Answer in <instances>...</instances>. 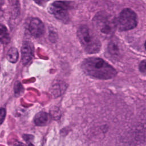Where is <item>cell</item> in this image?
<instances>
[{"label": "cell", "instance_id": "1", "mask_svg": "<svg viewBox=\"0 0 146 146\" xmlns=\"http://www.w3.org/2000/svg\"><path fill=\"white\" fill-rule=\"evenodd\" d=\"M82 68L88 75L103 80L112 79L117 74L112 66L98 57H90L84 59L82 62Z\"/></svg>", "mask_w": 146, "mask_h": 146}, {"label": "cell", "instance_id": "2", "mask_svg": "<svg viewBox=\"0 0 146 146\" xmlns=\"http://www.w3.org/2000/svg\"><path fill=\"white\" fill-rule=\"evenodd\" d=\"M93 26L97 33L105 39L112 36L116 29L115 19L105 13L97 14L93 19Z\"/></svg>", "mask_w": 146, "mask_h": 146}, {"label": "cell", "instance_id": "3", "mask_svg": "<svg viewBox=\"0 0 146 146\" xmlns=\"http://www.w3.org/2000/svg\"><path fill=\"white\" fill-rule=\"evenodd\" d=\"M77 36L84 50L89 54L98 52L101 48V42L96 35L87 26H80L77 31Z\"/></svg>", "mask_w": 146, "mask_h": 146}, {"label": "cell", "instance_id": "4", "mask_svg": "<svg viewBox=\"0 0 146 146\" xmlns=\"http://www.w3.org/2000/svg\"><path fill=\"white\" fill-rule=\"evenodd\" d=\"M115 23L116 28L120 31L133 29L137 24V15L131 9H124L120 13L117 18L115 19Z\"/></svg>", "mask_w": 146, "mask_h": 146}, {"label": "cell", "instance_id": "5", "mask_svg": "<svg viewBox=\"0 0 146 146\" xmlns=\"http://www.w3.org/2000/svg\"><path fill=\"white\" fill-rule=\"evenodd\" d=\"M69 4L67 2L55 1L51 3L49 7V12L56 19L63 22H67L69 19Z\"/></svg>", "mask_w": 146, "mask_h": 146}, {"label": "cell", "instance_id": "6", "mask_svg": "<svg viewBox=\"0 0 146 146\" xmlns=\"http://www.w3.org/2000/svg\"><path fill=\"white\" fill-rule=\"evenodd\" d=\"M29 30L33 36L39 37L44 33V25L39 19L37 18H33L30 22L29 25Z\"/></svg>", "mask_w": 146, "mask_h": 146}, {"label": "cell", "instance_id": "7", "mask_svg": "<svg viewBox=\"0 0 146 146\" xmlns=\"http://www.w3.org/2000/svg\"><path fill=\"white\" fill-rule=\"evenodd\" d=\"M21 59L23 64H27L32 59L33 56V50L31 44L28 42H25L21 48Z\"/></svg>", "mask_w": 146, "mask_h": 146}, {"label": "cell", "instance_id": "8", "mask_svg": "<svg viewBox=\"0 0 146 146\" xmlns=\"http://www.w3.org/2000/svg\"><path fill=\"white\" fill-rule=\"evenodd\" d=\"M50 115L43 111L36 113L34 118V121L36 125L43 126L46 125L50 121Z\"/></svg>", "mask_w": 146, "mask_h": 146}, {"label": "cell", "instance_id": "9", "mask_svg": "<svg viewBox=\"0 0 146 146\" xmlns=\"http://www.w3.org/2000/svg\"><path fill=\"white\" fill-rule=\"evenodd\" d=\"M10 38L7 29L3 25L0 23V42L7 44L10 42Z\"/></svg>", "mask_w": 146, "mask_h": 146}, {"label": "cell", "instance_id": "10", "mask_svg": "<svg viewBox=\"0 0 146 146\" xmlns=\"http://www.w3.org/2000/svg\"><path fill=\"white\" fill-rule=\"evenodd\" d=\"M19 54L18 50L15 47L10 48L7 53V58L11 63H16L18 59Z\"/></svg>", "mask_w": 146, "mask_h": 146}, {"label": "cell", "instance_id": "11", "mask_svg": "<svg viewBox=\"0 0 146 146\" xmlns=\"http://www.w3.org/2000/svg\"><path fill=\"white\" fill-rule=\"evenodd\" d=\"M108 51L112 55H117L119 54V47L117 43L113 41L111 42L108 46Z\"/></svg>", "mask_w": 146, "mask_h": 146}, {"label": "cell", "instance_id": "12", "mask_svg": "<svg viewBox=\"0 0 146 146\" xmlns=\"http://www.w3.org/2000/svg\"><path fill=\"white\" fill-rule=\"evenodd\" d=\"M6 116V110L5 108H0V125L3 122Z\"/></svg>", "mask_w": 146, "mask_h": 146}, {"label": "cell", "instance_id": "13", "mask_svg": "<svg viewBox=\"0 0 146 146\" xmlns=\"http://www.w3.org/2000/svg\"><path fill=\"white\" fill-rule=\"evenodd\" d=\"M145 60H143L139 64V70L143 74L145 73Z\"/></svg>", "mask_w": 146, "mask_h": 146}, {"label": "cell", "instance_id": "14", "mask_svg": "<svg viewBox=\"0 0 146 146\" xmlns=\"http://www.w3.org/2000/svg\"><path fill=\"white\" fill-rule=\"evenodd\" d=\"M15 88L16 89L15 90V93H19L21 91H22V85L20 84V83L17 82L16 84H15Z\"/></svg>", "mask_w": 146, "mask_h": 146}, {"label": "cell", "instance_id": "15", "mask_svg": "<svg viewBox=\"0 0 146 146\" xmlns=\"http://www.w3.org/2000/svg\"><path fill=\"white\" fill-rule=\"evenodd\" d=\"M3 3H4L3 1H0V18H1L3 15Z\"/></svg>", "mask_w": 146, "mask_h": 146}, {"label": "cell", "instance_id": "16", "mask_svg": "<svg viewBox=\"0 0 146 146\" xmlns=\"http://www.w3.org/2000/svg\"><path fill=\"white\" fill-rule=\"evenodd\" d=\"M28 146H34L32 144H31V143H30V144H29V145H28Z\"/></svg>", "mask_w": 146, "mask_h": 146}, {"label": "cell", "instance_id": "17", "mask_svg": "<svg viewBox=\"0 0 146 146\" xmlns=\"http://www.w3.org/2000/svg\"><path fill=\"white\" fill-rule=\"evenodd\" d=\"M18 146H23L22 144H21H21H19V145H18Z\"/></svg>", "mask_w": 146, "mask_h": 146}]
</instances>
